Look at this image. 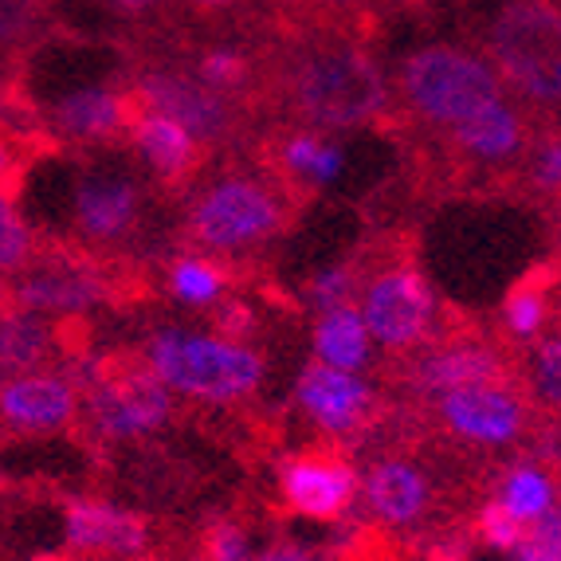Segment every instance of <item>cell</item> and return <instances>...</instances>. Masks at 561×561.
I'll return each mask as SVG.
<instances>
[{
    "label": "cell",
    "mask_w": 561,
    "mask_h": 561,
    "mask_svg": "<svg viewBox=\"0 0 561 561\" xmlns=\"http://www.w3.org/2000/svg\"><path fill=\"white\" fill-rule=\"evenodd\" d=\"M350 28L260 24L255 111H275L302 130H354L389 122L393 87L381 64Z\"/></svg>",
    "instance_id": "6da1fadb"
},
{
    "label": "cell",
    "mask_w": 561,
    "mask_h": 561,
    "mask_svg": "<svg viewBox=\"0 0 561 561\" xmlns=\"http://www.w3.org/2000/svg\"><path fill=\"white\" fill-rule=\"evenodd\" d=\"M476 44L518 103L542 122L561 118V0H495Z\"/></svg>",
    "instance_id": "7a4b0ae2"
},
{
    "label": "cell",
    "mask_w": 561,
    "mask_h": 561,
    "mask_svg": "<svg viewBox=\"0 0 561 561\" xmlns=\"http://www.w3.org/2000/svg\"><path fill=\"white\" fill-rule=\"evenodd\" d=\"M397 103L421 130H451L483 106L506 99V83L479 51L456 44L416 47L397 64Z\"/></svg>",
    "instance_id": "3957f363"
},
{
    "label": "cell",
    "mask_w": 561,
    "mask_h": 561,
    "mask_svg": "<svg viewBox=\"0 0 561 561\" xmlns=\"http://www.w3.org/2000/svg\"><path fill=\"white\" fill-rule=\"evenodd\" d=\"M141 354L173 393L201 397V401H240L263 381L260 350L216 334L158 330Z\"/></svg>",
    "instance_id": "277c9868"
},
{
    "label": "cell",
    "mask_w": 561,
    "mask_h": 561,
    "mask_svg": "<svg viewBox=\"0 0 561 561\" xmlns=\"http://www.w3.org/2000/svg\"><path fill=\"white\" fill-rule=\"evenodd\" d=\"M290 205L272 178H225L197 197L185 236L201 252H240L279 236L290 225Z\"/></svg>",
    "instance_id": "5b68a950"
},
{
    "label": "cell",
    "mask_w": 561,
    "mask_h": 561,
    "mask_svg": "<svg viewBox=\"0 0 561 561\" xmlns=\"http://www.w3.org/2000/svg\"><path fill=\"white\" fill-rule=\"evenodd\" d=\"M87 416L106 440H134L161 428L173 412V389L146 354H106L87 365Z\"/></svg>",
    "instance_id": "8992f818"
},
{
    "label": "cell",
    "mask_w": 561,
    "mask_h": 561,
    "mask_svg": "<svg viewBox=\"0 0 561 561\" xmlns=\"http://www.w3.org/2000/svg\"><path fill=\"white\" fill-rule=\"evenodd\" d=\"M538 126H542V118L530 106H523L518 99H499V103L471 114L468 122L440 134L448 169L463 185H483V181L503 185L506 178L515 181Z\"/></svg>",
    "instance_id": "52a82bcc"
},
{
    "label": "cell",
    "mask_w": 561,
    "mask_h": 561,
    "mask_svg": "<svg viewBox=\"0 0 561 561\" xmlns=\"http://www.w3.org/2000/svg\"><path fill=\"white\" fill-rule=\"evenodd\" d=\"M130 83L141 94V103L165 114V118L181 122L205 150L232 146L236 138L248 134V126L255 118V106L240 103V99H232L225 91H213L193 71H178V67L150 64L134 71Z\"/></svg>",
    "instance_id": "ba28073f"
},
{
    "label": "cell",
    "mask_w": 561,
    "mask_h": 561,
    "mask_svg": "<svg viewBox=\"0 0 561 561\" xmlns=\"http://www.w3.org/2000/svg\"><path fill=\"white\" fill-rule=\"evenodd\" d=\"M432 310H436V302H432L428 279L412 260L389 263L381 275L365 283L362 319L369 327V337H377L393 354L428 342Z\"/></svg>",
    "instance_id": "9c48e42d"
},
{
    "label": "cell",
    "mask_w": 561,
    "mask_h": 561,
    "mask_svg": "<svg viewBox=\"0 0 561 561\" xmlns=\"http://www.w3.org/2000/svg\"><path fill=\"white\" fill-rule=\"evenodd\" d=\"M436 416L459 440L479 444V448H506L530 424L523 385L515 381H483L459 385L436 393Z\"/></svg>",
    "instance_id": "30bf717a"
},
{
    "label": "cell",
    "mask_w": 561,
    "mask_h": 561,
    "mask_svg": "<svg viewBox=\"0 0 561 561\" xmlns=\"http://www.w3.org/2000/svg\"><path fill=\"white\" fill-rule=\"evenodd\" d=\"M141 106L146 103H141V94L134 91L130 79L91 83L56 99L47 130L67 146H114V141L130 138V126L141 114Z\"/></svg>",
    "instance_id": "8fae6325"
},
{
    "label": "cell",
    "mask_w": 561,
    "mask_h": 561,
    "mask_svg": "<svg viewBox=\"0 0 561 561\" xmlns=\"http://www.w3.org/2000/svg\"><path fill=\"white\" fill-rule=\"evenodd\" d=\"M114 283L94 267L87 255H71V260H47L36 272H16L4 287L0 299L4 307L36 310V314H83L94 302L111 299Z\"/></svg>",
    "instance_id": "7c38bea8"
},
{
    "label": "cell",
    "mask_w": 561,
    "mask_h": 561,
    "mask_svg": "<svg viewBox=\"0 0 561 561\" xmlns=\"http://www.w3.org/2000/svg\"><path fill=\"white\" fill-rule=\"evenodd\" d=\"M354 491H357V471L346 451L337 448V440L307 448L283 463L279 495L287 503V511H295L302 518L334 523L354 503Z\"/></svg>",
    "instance_id": "4fadbf2b"
},
{
    "label": "cell",
    "mask_w": 561,
    "mask_h": 561,
    "mask_svg": "<svg viewBox=\"0 0 561 561\" xmlns=\"http://www.w3.org/2000/svg\"><path fill=\"white\" fill-rule=\"evenodd\" d=\"M79 416V389L56 369H32L0 381V424L20 436H51Z\"/></svg>",
    "instance_id": "5bb4252c"
},
{
    "label": "cell",
    "mask_w": 561,
    "mask_h": 561,
    "mask_svg": "<svg viewBox=\"0 0 561 561\" xmlns=\"http://www.w3.org/2000/svg\"><path fill=\"white\" fill-rule=\"evenodd\" d=\"M299 404L330 436H354L377 416V397L365 381L327 362H307L299 374Z\"/></svg>",
    "instance_id": "9a60e30c"
},
{
    "label": "cell",
    "mask_w": 561,
    "mask_h": 561,
    "mask_svg": "<svg viewBox=\"0 0 561 561\" xmlns=\"http://www.w3.org/2000/svg\"><path fill=\"white\" fill-rule=\"evenodd\" d=\"M409 385H416L421 393H444V389H459V385H483V381H518L511 374L499 350L483 346L476 337H448L428 346V354H421L416 362H409L404 369Z\"/></svg>",
    "instance_id": "2e32d148"
},
{
    "label": "cell",
    "mask_w": 561,
    "mask_h": 561,
    "mask_svg": "<svg viewBox=\"0 0 561 561\" xmlns=\"http://www.w3.org/2000/svg\"><path fill=\"white\" fill-rule=\"evenodd\" d=\"M71 220L94 243H118L141 225V188L138 181L118 173H87L76 181Z\"/></svg>",
    "instance_id": "e0dca14e"
},
{
    "label": "cell",
    "mask_w": 561,
    "mask_h": 561,
    "mask_svg": "<svg viewBox=\"0 0 561 561\" xmlns=\"http://www.w3.org/2000/svg\"><path fill=\"white\" fill-rule=\"evenodd\" d=\"M64 534L67 546L79 553H103V558H130L146 550V518L122 511L103 499L71 495L64 499Z\"/></svg>",
    "instance_id": "ac0fdd59"
},
{
    "label": "cell",
    "mask_w": 561,
    "mask_h": 561,
    "mask_svg": "<svg viewBox=\"0 0 561 561\" xmlns=\"http://www.w3.org/2000/svg\"><path fill=\"white\" fill-rule=\"evenodd\" d=\"M130 141L138 146V153L146 158V165L153 169V178L169 188V193H185L197 181L201 165H205L208 150L201 146L181 122L165 118V114L141 106V114L130 126Z\"/></svg>",
    "instance_id": "d6986e66"
},
{
    "label": "cell",
    "mask_w": 561,
    "mask_h": 561,
    "mask_svg": "<svg viewBox=\"0 0 561 561\" xmlns=\"http://www.w3.org/2000/svg\"><path fill=\"white\" fill-rule=\"evenodd\" d=\"M365 503L377 523L385 526H412L428 515L432 483L424 468L412 459H377L365 476Z\"/></svg>",
    "instance_id": "ffe728a7"
},
{
    "label": "cell",
    "mask_w": 561,
    "mask_h": 561,
    "mask_svg": "<svg viewBox=\"0 0 561 561\" xmlns=\"http://www.w3.org/2000/svg\"><path fill=\"white\" fill-rule=\"evenodd\" d=\"M59 350V322L36 310L0 307V381L44 369Z\"/></svg>",
    "instance_id": "44dd1931"
},
{
    "label": "cell",
    "mask_w": 561,
    "mask_h": 561,
    "mask_svg": "<svg viewBox=\"0 0 561 561\" xmlns=\"http://www.w3.org/2000/svg\"><path fill=\"white\" fill-rule=\"evenodd\" d=\"M558 290H561L558 263H538V267H530L515 287L506 290V299H503L506 330H511L518 342L542 334L553 314V295H558Z\"/></svg>",
    "instance_id": "7402d4cb"
},
{
    "label": "cell",
    "mask_w": 561,
    "mask_h": 561,
    "mask_svg": "<svg viewBox=\"0 0 561 561\" xmlns=\"http://www.w3.org/2000/svg\"><path fill=\"white\" fill-rule=\"evenodd\" d=\"M314 354H319V362L346 369V374L362 369L365 357H369V327H365L362 310L354 302L322 310L319 327H314Z\"/></svg>",
    "instance_id": "603a6c76"
},
{
    "label": "cell",
    "mask_w": 561,
    "mask_h": 561,
    "mask_svg": "<svg viewBox=\"0 0 561 561\" xmlns=\"http://www.w3.org/2000/svg\"><path fill=\"white\" fill-rule=\"evenodd\" d=\"M526 401L542 404L546 412H561V330L534 334V346L526 354V369L518 374Z\"/></svg>",
    "instance_id": "cb8c5ba5"
},
{
    "label": "cell",
    "mask_w": 561,
    "mask_h": 561,
    "mask_svg": "<svg viewBox=\"0 0 561 561\" xmlns=\"http://www.w3.org/2000/svg\"><path fill=\"white\" fill-rule=\"evenodd\" d=\"M20 197H12L9 188H0V275H16L32 267L36 260V232L28 220L20 216Z\"/></svg>",
    "instance_id": "d4e9b609"
},
{
    "label": "cell",
    "mask_w": 561,
    "mask_h": 561,
    "mask_svg": "<svg viewBox=\"0 0 561 561\" xmlns=\"http://www.w3.org/2000/svg\"><path fill=\"white\" fill-rule=\"evenodd\" d=\"M225 287H228V272L216 260H205V255H185V260H178L169 267V290L181 302H193V307L213 302Z\"/></svg>",
    "instance_id": "484cf974"
},
{
    "label": "cell",
    "mask_w": 561,
    "mask_h": 561,
    "mask_svg": "<svg viewBox=\"0 0 561 561\" xmlns=\"http://www.w3.org/2000/svg\"><path fill=\"white\" fill-rule=\"evenodd\" d=\"M499 503H503L515 518H523V523L542 518L553 506L550 476H546L542 468H515L503 479V495H499Z\"/></svg>",
    "instance_id": "4316f807"
},
{
    "label": "cell",
    "mask_w": 561,
    "mask_h": 561,
    "mask_svg": "<svg viewBox=\"0 0 561 561\" xmlns=\"http://www.w3.org/2000/svg\"><path fill=\"white\" fill-rule=\"evenodd\" d=\"M518 561H561V511L550 506L542 518L526 523L523 542L515 546Z\"/></svg>",
    "instance_id": "83f0119b"
},
{
    "label": "cell",
    "mask_w": 561,
    "mask_h": 561,
    "mask_svg": "<svg viewBox=\"0 0 561 561\" xmlns=\"http://www.w3.org/2000/svg\"><path fill=\"white\" fill-rule=\"evenodd\" d=\"M476 534L483 538L486 546H499V550H515V546L523 542L526 523H523V518L511 515V511H506V506L499 503V499H491L486 506H479Z\"/></svg>",
    "instance_id": "f1b7e54d"
},
{
    "label": "cell",
    "mask_w": 561,
    "mask_h": 561,
    "mask_svg": "<svg viewBox=\"0 0 561 561\" xmlns=\"http://www.w3.org/2000/svg\"><path fill=\"white\" fill-rule=\"evenodd\" d=\"M354 290H357V267L354 263H337V267L310 279V302L322 314V310H334L342 302H354Z\"/></svg>",
    "instance_id": "f546056e"
},
{
    "label": "cell",
    "mask_w": 561,
    "mask_h": 561,
    "mask_svg": "<svg viewBox=\"0 0 561 561\" xmlns=\"http://www.w3.org/2000/svg\"><path fill=\"white\" fill-rule=\"evenodd\" d=\"M28 161H32L28 141L16 138L9 126H0V188H9L12 197H20V188H24Z\"/></svg>",
    "instance_id": "4dcf8cb0"
},
{
    "label": "cell",
    "mask_w": 561,
    "mask_h": 561,
    "mask_svg": "<svg viewBox=\"0 0 561 561\" xmlns=\"http://www.w3.org/2000/svg\"><path fill=\"white\" fill-rule=\"evenodd\" d=\"M201 546H205L208 561H252L248 558V534H243V526L228 523V518L208 526Z\"/></svg>",
    "instance_id": "1f68e13d"
},
{
    "label": "cell",
    "mask_w": 561,
    "mask_h": 561,
    "mask_svg": "<svg viewBox=\"0 0 561 561\" xmlns=\"http://www.w3.org/2000/svg\"><path fill=\"white\" fill-rule=\"evenodd\" d=\"M213 327L216 337H228V342H243L248 346L255 322H252V310L243 307V302H225V307L213 310Z\"/></svg>",
    "instance_id": "d6a6232c"
},
{
    "label": "cell",
    "mask_w": 561,
    "mask_h": 561,
    "mask_svg": "<svg viewBox=\"0 0 561 561\" xmlns=\"http://www.w3.org/2000/svg\"><path fill=\"white\" fill-rule=\"evenodd\" d=\"M252 561H322V553L310 550V546H299V542H275L263 553H255Z\"/></svg>",
    "instance_id": "836d02e7"
},
{
    "label": "cell",
    "mask_w": 561,
    "mask_h": 561,
    "mask_svg": "<svg viewBox=\"0 0 561 561\" xmlns=\"http://www.w3.org/2000/svg\"><path fill=\"white\" fill-rule=\"evenodd\" d=\"M106 4L118 12H146V9H153L158 0H106Z\"/></svg>",
    "instance_id": "e575fe53"
},
{
    "label": "cell",
    "mask_w": 561,
    "mask_h": 561,
    "mask_svg": "<svg viewBox=\"0 0 561 561\" xmlns=\"http://www.w3.org/2000/svg\"><path fill=\"white\" fill-rule=\"evenodd\" d=\"M193 4H197V9H228L232 0H193Z\"/></svg>",
    "instance_id": "d590c367"
},
{
    "label": "cell",
    "mask_w": 561,
    "mask_h": 561,
    "mask_svg": "<svg viewBox=\"0 0 561 561\" xmlns=\"http://www.w3.org/2000/svg\"><path fill=\"white\" fill-rule=\"evenodd\" d=\"M28 561H71L67 553H36V558H28Z\"/></svg>",
    "instance_id": "8d00e7d4"
},
{
    "label": "cell",
    "mask_w": 561,
    "mask_h": 561,
    "mask_svg": "<svg viewBox=\"0 0 561 561\" xmlns=\"http://www.w3.org/2000/svg\"><path fill=\"white\" fill-rule=\"evenodd\" d=\"M404 9H428V4H436V0H401Z\"/></svg>",
    "instance_id": "74e56055"
}]
</instances>
